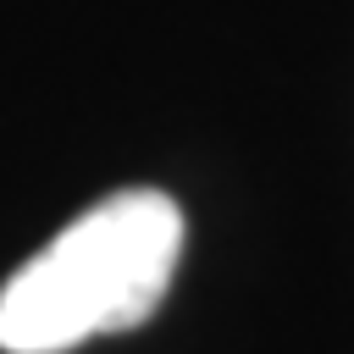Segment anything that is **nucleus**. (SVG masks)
Listing matches in <instances>:
<instances>
[{"instance_id":"f257e3e1","label":"nucleus","mask_w":354,"mask_h":354,"mask_svg":"<svg viewBox=\"0 0 354 354\" xmlns=\"http://www.w3.org/2000/svg\"><path fill=\"white\" fill-rule=\"evenodd\" d=\"M183 249V210L155 188L111 194L0 288V348L61 354L155 315Z\"/></svg>"}]
</instances>
